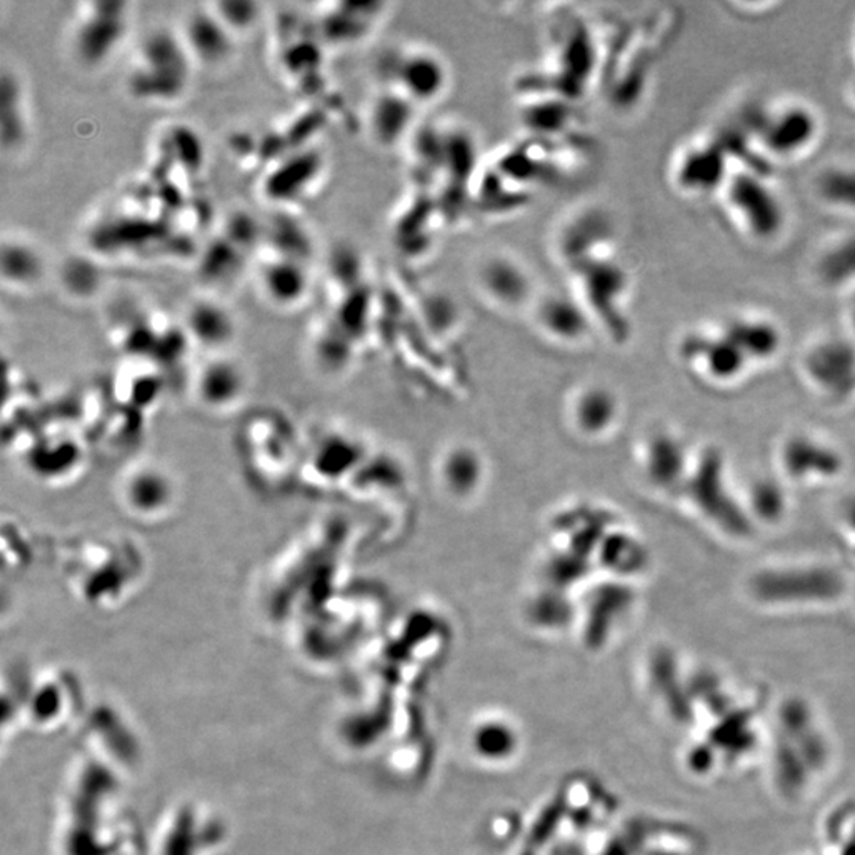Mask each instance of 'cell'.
Returning <instances> with one entry per match:
<instances>
[{"label": "cell", "instance_id": "obj_1", "mask_svg": "<svg viewBox=\"0 0 855 855\" xmlns=\"http://www.w3.org/2000/svg\"><path fill=\"white\" fill-rule=\"evenodd\" d=\"M684 726L680 762L697 784H718L759 770L771 701L762 687L702 667Z\"/></svg>", "mask_w": 855, "mask_h": 855}, {"label": "cell", "instance_id": "obj_2", "mask_svg": "<svg viewBox=\"0 0 855 855\" xmlns=\"http://www.w3.org/2000/svg\"><path fill=\"white\" fill-rule=\"evenodd\" d=\"M840 760L838 737L813 698L771 701L759 770L774 802L789 810L810 805L838 773Z\"/></svg>", "mask_w": 855, "mask_h": 855}, {"label": "cell", "instance_id": "obj_3", "mask_svg": "<svg viewBox=\"0 0 855 855\" xmlns=\"http://www.w3.org/2000/svg\"><path fill=\"white\" fill-rule=\"evenodd\" d=\"M194 65L180 32L156 29L135 49L127 68V93L140 104H174L188 93Z\"/></svg>", "mask_w": 855, "mask_h": 855}, {"label": "cell", "instance_id": "obj_4", "mask_svg": "<svg viewBox=\"0 0 855 855\" xmlns=\"http://www.w3.org/2000/svg\"><path fill=\"white\" fill-rule=\"evenodd\" d=\"M130 17V3L119 0L78 3L71 28V46L76 61L93 68L115 56L129 34Z\"/></svg>", "mask_w": 855, "mask_h": 855}, {"label": "cell", "instance_id": "obj_5", "mask_svg": "<svg viewBox=\"0 0 855 855\" xmlns=\"http://www.w3.org/2000/svg\"><path fill=\"white\" fill-rule=\"evenodd\" d=\"M180 32L194 62L221 64L231 56L235 35L217 20L209 7L194 10L185 17Z\"/></svg>", "mask_w": 855, "mask_h": 855}, {"label": "cell", "instance_id": "obj_6", "mask_svg": "<svg viewBox=\"0 0 855 855\" xmlns=\"http://www.w3.org/2000/svg\"><path fill=\"white\" fill-rule=\"evenodd\" d=\"M816 855H855V797L833 800L819 814Z\"/></svg>", "mask_w": 855, "mask_h": 855}, {"label": "cell", "instance_id": "obj_7", "mask_svg": "<svg viewBox=\"0 0 855 855\" xmlns=\"http://www.w3.org/2000/svg\"><path fill=\"white\" fill-rule=\"evenodd\" d=\"M398 86L404 96L418 100H432L446 87V67L439 57L428 51H413L403 54L398 61Z\"/></svg>", "mask_w": 855, "mask_h": 855}, {"label": "cell", "instance_id": "obj_8", "mask_svg": "<svg viewBox=\"0 0 855 855\" xmlns=\"http://www.w3.org/2000/svg\"><path fill=\"white\" fill-rule=\"evenodd\" d=\"M261 289L278 306H293L308 292L309 276L303 261L278 257L264 265Z\"/></svg>", "mask_w": 855, "mask_h": 855}, {"label": "cell", "instance_id": "obj_9", "mask_svg": "<svg viewBox=\"0 0 855 855\" xmlns=\"http://www.w3.org/2000/svg\"><path fill=\"white\" fill-rule=\"evenodd\" d=\"M28 110L23 85L17 75L3 72L0 79V140L6 151L23 147L28 137Z\"/></svg>", "mask_w": 855, "mask_h": 855}, {"label": "cell", "instance_id": "obj_10", "mask_svg": "<svg viewBox=\"0 0 855 855\" xmlns=\"http://www.w3.org/2000/svg\"><path fill=\"white\" fill-rule=\"evenodd\" d=\"M3 282L10 284L13 289H29L35 286L43 276V258L31 243L24 239H3L2 256Z\"/></svg>", "mask_w": 855, "mask_h": 855}, {"label": "cell", "instance_id": "obj_11", "mask_svg": "<svg viewBox=\"0 0 855 855\" xmlns=\"http://www.w3.org/2000/svg\"><path fill=\"white\" fill-rule=\"evenodd\" d=\"M188 322L196 340L209 345L221 344L231 336L233 330L231 316L213 301L202 300L192 304Z\"/></svg>", "mask_w": 855, "mask_h": 855}, {"label": "cell", "instance_id": "obj_12", "mask_svg": "<svg viewBox=\"0 0 855 855\" xmlns=\"http://www.w3.org/2000/svg\"><path fill=\"white\" fill-rule=\"evenodd\" d=\"M206 7L233 35L253 28L260 17V6L249 0H225V2L209 3Z\"/></svg>", "mask_w": 855, "mask_h": 855}, {"label": "cell", "instance_id": "obj_13", "mask_svg": "<svg viewBox=\"0 0 855 855\" xmlns=\"http://www.w3.org/2000/svg\"><path fill=\"white\" fill-rule=\"evenodd\" d=\"M802 855H816V854H814V853H810V854H802Z\"/></svg>", "mask_w": 855, "mask_h": 855}]
</instances>
